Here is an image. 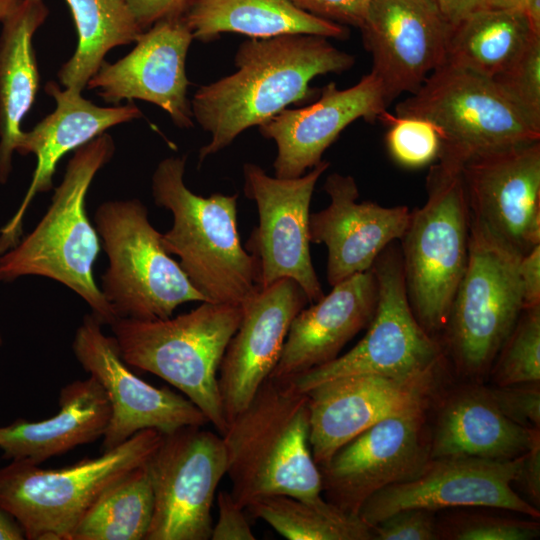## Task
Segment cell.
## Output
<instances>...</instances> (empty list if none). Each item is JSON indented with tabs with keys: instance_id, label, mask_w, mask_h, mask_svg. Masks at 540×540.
Listing matches in <instances>:
<instances>
[{
	"instance_id": "cell-33",
	"label": "cell",
	"mask_w": 540,
	"mask_h": 540,
	"mask_svg": "<svg viewBox=\"0 0 540 540\" xmlns=\"http://www.w3.org/2000/svg\"><path fill=\"white\" fill-rule=\"evenodd\" d=\"M288 540H367L373 529L358 515L323 499L311 502L289 495L258 498L246 508Z\"/></svg>"
},
{
	"instance_id": "cell-28",
	"label": "cell",
	"mask_w": 540,
	"mask_h": 540,
	"mask_svg": "<svg viewBox=\"0 0 540 540\" xmlns=\"http://www.w3.org/2000/svg\"><path fill=\"white\" fill-rule=\"evenodd\" d=\"M49 14L43 0H21L1 21L0 34V183L12 170V155L39 88L33 35Z\"/></svg>"
},
{
	"instance_id": "cell-26",
	"label": "cell",
	"mask_w": 540,
	"mask_h": 540,
	"mask_svg": "<svg viewBox=\"0 0 540 540\" xmlns=\"http://www.w3.org/2000/svg\"><path fill=\"white\" fill-rule=\"evenodd\" d=\"M58 404L59 411L47 419L34 422L18 419L0 426L3 457L40 465L103 437L111 410L95 378L89 376L65 385Z\"/></svg>"
},
{
	"instance_id": "cell-17",
	"label": "cell",
	"mask_w": 540,
	"mask_h": 540,
	"mask_svg": "<svg viewBox=\"0 0 540 540\" xmlns=\"http://www.w3.org/2000/svg\"><path fill=\"white\" fill-rule=\"evenodd\" d=\"M462 176L472 220L521 256L540 244V141L472 157Z\"/></svg>"
},
{
	"instance_id": "cell-43",
	"label": "cell",
	"mask_w": 540,
	"mask_h": 540,
	"mask_svg": "<svg viewBox=\"0 0 540 540\" xmlns=\"http://www.w3.org/2000/svg\"><path fill=\"white\" fill-rule=\"evenodd\" d=\"M523 309L540 305V244L523 255L519 262Z\"/></svg>"
},
{
	"instance_id": "cell-50",
	"label": "cell",
	"mask_w": 540,
	"mask_h": 540,
	"mask_svg": "<svg viewBox=\"0 0 540 540\" xmlns=\"http://www.w3.org/2000/svg\"><path fill=\"white\" fill-rule=\"evenodd\" d=\"M1 343H2V340H1V337H0V345H1Z\"/></svg>"
},
{
	"instance_id": "cell-39",
	"label": "cell",
	"mask_w": 540,
	"mask_h": 540,
	"mask_svg": "<svg viewBox=\"0 0 540 540\" xmlns=\"http://www.w3.org/2000/svg\"><path fill=\"white\" fill-rule=\"evenodd\" d=\"M457 540H531L539 536L535 522L479 517L462 522L451 531Z\"/></svg>"
},
{
	"instance_id": "cell-2",
	"label": "cell",
	"mask_w": 540,
	"mask_h": 540,
	"mask_svg": "<svg viewBox=\"0 0 540 540\" xmlns=\"http://www.w3.org/2000/svg\"><path fill=\"white\" fill-rule=\"evenodd\" d=\"M309 434L307 394L289 380L268 377L221 435L234 500L243 508L277 494L322 501V477Z\"/></svg>"
},
{
	"instance_id": "cell-21",
	"label": "cell",
	"mask_w": 540,
	"mask_h": 540,
	"mask_svg": "<svg viewBox=\"0 0 540 540\" xmlns=\"http://www.w3.org/2000/svg\"><path fill=\"white\" fill-rule=\"evenodd\" d=\"M308 299L292 279L258 287L244 303L242 319L219 367L218 385L228 421L252 400L275 368L294 317Z\"/></svg>"
},
{
	"instance_id": "cell-34",
	"label": "cell",
	"mask_w": 540,
	"mask_h": 540,
	"mask_svg": "<svg viewBox=\"0 0 540 540\" xmlns=\"http://www.w3.org/2000/svg\"><path fill=\"white\" fill-rule=\"evenodd\" d=\"M494 362L498 386L539 383L540 305L525 308Z\"/></svg>"
},
{
	"instance_id": "cell-49",
	"label": "cell",
	"mask_w": 540,
	"mask_h": 540,
	"mask_svg": "<svg viewBox=\"0 0 540 540\" xmlns=\"http://www.w3.org/2000/svg\"><path fill=\"white\" fill-rule=\"evenodd\" d=\"M21 0H0V21H2Z\"/></svg>"
},
{
	"instance_id": "cell-24",
	"label": "cell",
	"mask_w": 540,
	"mask_h": 540,
	"mask_svg": "<svg viewBox=\"0 0 540 540\" xmlns=\"http://www.w3.org/2000/svg\"><path fill=\"white\" fill-rule=\"evenodd\" d=\"M45 91L55 100L56 108L32 130L23 131L16 144L15 151L22 155L34 154L37 163L18 211L0 229V255L19 242L25 212L36 194L52 188L56 166L66 153L87 144L109 128L142 115L132 102L100 107L82 97L79 91L61 90L55 81L47 82Z\"/></svg>"
},
{
	"instance_id": "cell-38",
	"label": "cell",
	"mask_w": 540,
	"mask_h": 540,
	"mask_svg": "<svg viewBox=\"0 0 540 540\" xmlns=\"http://www.w3.org/2000/svg\"><path fill=\"white\" fill-rule=\"evenodd\" d=\"M488 390L507 418L527 428H540L539 383L498 386Z\"/></svg>"
},
{
	"instance_id": "cell-27",
	"label": "cell",
	"mask_w": 540,
	"mask_h": 540,
	"mask_svg": "<svg viewBox=\"0 0 540 540\" xmlns=\"http://www.w3.org/2000/svg\"><path fill=\"white\" fill-rule=\"evenodd\" d=\"M540 439L539 429L507 418L486 388L452 396L439 414L430 459L474 457L506 460L522 456Z\"/></svg>"
},
{
	"instance_id": "cell-1",
	"label": "cell",
	"mask_w": 540,
	"mask_h": 540,
	"mask_svg": "<svg viewBox=\"0 0 540 540\" xmlns=\"http://www.w3.org/2000/svg\"><path fill=\"white\" fill-rule=\"evenodd\" d=\"M234 62V73L200 86L190 102L193 119L211 135L199 151V164L244 130L311 98L313 78L347 71L355 57L325 37L287 34L244 41Z\"/></svg>"
},
{
	"instance_id": "cell-3",
	"label": "cell",
	"mask_w": 540,
	"mask_h": 540,
	"mask_svg": "<svg viewBox=\"0 0 540 540\" xmlns=\"http://www.w3.org/2000/svg\"><path fill=\"white\" fill-rule=\"evenodd\" d=\"M114 152V141L107 133L76 149L43 218L24 239L0 255V281L27 275L53 279L78 294L92 314L110 326L118 318L94 279L100 242L87 216L86 196L94 177Z\"/></svg>"
},
{
	"instance_id": "cell-22",
	"label": "cell",
	"mask_w": 540,
	"mask_h": 540,
	"mask_svg": "<svg viewBox=\"0 0 540 540\" xmlns=\"http://www.w3.org/2000/svg\"><path fill=\"white\" fill-rule=\"evenodd\" d=\"M329 205L310 213L311 243L327 248L326 276L331 286L372 268L378 256L401 239L411 211L407 206L385 207L357 202L359 190L351 175L334 172L323 186Z\"/></svg>"
},
{
	"instance_id": "cell-11",
	"label": "cell",
	"mask_w": 540,
	"mask_h": 540,
	"mask_svg": "<svg viewBox=\"0 0 540 540\" xmlns=\"http://www.w3.org/2000/svg\"><path fill=\"white\" fill-rule=\"evenodd\" d=\"M372 270L378 298L365 336L345 354L289 379L297 391L306 393L323 382L356 374L413 378L438 373L444 350L412 311L400 248L390 244Z\"/></svg>"
},
{
	"instance_id": "cell-6",
	"label": "cell",
	"mask_w": 540,
	"mask_h": 540,
	"mask_svg": "<svg viewBox=\"0 0 540 540\" xmlns=\"http://www.w3.org/2000/svg\"><path fill=\"white\" fill-rule=\"evenodd\" d=\"M426 178L427 199L411 211L400 248L412 311L432 336L446 326L469 256L470 212L463 163L439 157Z\"/></svg>"
},
{
	"instance_id": "cell-31",
	"label": "cell",
	"mask_w": 540,
	"mask_h": 540,
	"mask_svg": "<svg viewBox=\"0 0 540 540\" xmlns=\"http://www.w3.org/2000/svg\"><path fill=\"white\" fill-rule=\"evenodd\" d=\"M77 30L74 54L58 71L62 86L82 92L114 47L135 42L143 32L125 0H65Z\"/></svg>"
},
{
	"instance_id": "cell-4",
	"label": "cell",
	"mask_w": 540,
	"mask_h": 540,
	"mask_svg": "<svg viewBox=\"0 0 540 540\" xmlns=\"http://www.w3.org/2000/svg\"><path fill=\"white\" fill-rule=\"evenodd\" d=\"M185 165L186 156L168 157L152 176L155 204L173 216L162 244L206 302L242 304L259 286L256 261L238 232V194L193 193L184 182Z\"/></svg>"
},
{
	"instance_id": "cell-13",
	"label": "cell",
	"mask_w": 540,
	"mask_h": 540,
	"mask_svg": "<svg viewBox=\"0 0 540 540\" xmlns=\"http://www.w3.org/2000/svg\"><path fill=\"white\" fill-rule=\"evenodd\" d=\"M321 160L297 178L269 176L259 165H243L245 195L256 203L259 223L246 250L254 257L259 287L294 280L314 303L325 294L315 272L309 238L310 203L315 185L328 169Z\"/></svg>"
},
{
	"instance_id": "cell-5",
	"label": "cell",
	"mask_w": 540,
	"mask_h": 540,
	"mask_svg": "<svg viewBox=\"0 0 540 540\" xmlns=\"http://www.w3.org/2000/svg\"><path fill=\"white\" fill-rule=\"evenodd\" d=\"M242 314V304L205 301L176 317L119 318L111 329L128 366L155 374L176 387L222 435L228 423L218 372Z\"/></svg>"
},
{
	"instance_id": "cell-15",
	"label": "cell",
	"mask_w": 540,
	"mask_h": 540,
	"mask_svg": "<svg viewBox=\"0 0 540 540\" xmlns=\"http://www.w3.org/2000/svg\"><path fill=\"white\" fill-rule=\"evenodd\" d=\"M427 406L390 416L342 446L320 466L327 501L358 515L377 491L416 478L430 460Z\"/></svg>"
},
{
	"instance_id": "cell-35",
	"label": "cell",
	"mask_w": 540,
	"mask_h": 540,
	"mask_svg": "<svg viewBox=\"0 0 540 540\" xmlns=\"http://www.w3.org/2000/svg\"><path fill=\"white\" fill-rule=\"evenodd\" d=\"M389 125L386 144L392 158L408 168H419L438 158L441 140L427 120L399 117L385 112L380 118Z\"/></svg>"
},
{
	"instance_id": "cell-8",
	"label": "cell",
	"mask_w": 540,
	"mask_h": 540,
	"mask_svg": "<svg viewBox=\"0 0 540 540\" xmlns=\"http://www.w3.org/2000/svg\"><path fill=\"white\" fill-rule=\"evenodd\" d=\"M395 112L430 122L441 140L438 158L463 164L478 155L540 141V126L493 78L447 61L399 102Z\"/></svg>"
},
{
	"instance_id": "cell-19",
	"label": "cell",
	"mask_w": 540,
	"mask_h": 540,
	"mask_svg": "<svg viewBox=\"0 0 540 540\" xmlns=\"http://www.w3.org/2000/svg\"><path fill=\"white\" fill-rule=\"evenodd\" d=\"M436 376L393 378L356 374L323 382L306 392L310 412L309 442L318 467L383 419L427 406Z\"/></svg>"
},
{
	"instance_id": "cell-25",
	"label": "cell",
	"mask_w": 540,
	"mask_h": 540,
	"mask_svg": "<svg viewBox=\"0 0 540 540\" xmlns=\"http://www.w3.org/2000/svg\"><path fill=\"white\" fill-rule=\"evenodd\" d=\"M377 298L372 268L332 286L330 293L294 317L269 377L289 380L338 357L347 342L371 322Z\"/></svg>"
},
{
	"instance_id": "cell-14",
	"label": "cell",
	"mask_w": 540,
	"mask_h": 540,
	"mask_svg": "<svg viewBox=\"0 0 540 540\" xmlns=\"http://www.w3.org/2000/svg\"><path fill=\"white\" fill-rule=\"evenodd\" d=\"M102 325L92 313L85 315L72 349L82 368L101 385L110 404L103 451L145 429L166 435L186 426L209 423L185 396L167 387H154L136 376L122 359L115 338L107 336Z\"/></svg>"
},
{
	"instance_id": "cell-18",
	"label": "cell",
	"mask_w": 540,
	"mask_h": 540,
	"mask_svg": "<svg viewBox=\"0 0 540 540\" xmlns=\"http://www.w3.org/2000/svg\"><path fill=\"white\" fill-rule=\"evenodd\" d=\"M360 29L389 105L447 60L452 27L434 0H370Z\"/></svg>"
},
{
	"instance_id": "cell-30",
	"label": "cell",
	"mask_w": 540,
	"mask_h": 540,
	"mask_svg": "<svg viewBox=\"0 0 540 540\" xmlns=\"http://www.w3.org/2000/svg\"><path fill=\"white\" fill-rule=\"evenodd\" d=\"M534 35L522 9L485 8L452 28L446 61L492 78L518 58Z\"/></svg>"
},
{
	"instance_id": "cell-10",
	"label": "cell",
	"mask_w": 540,
	"mask_h": 540,
	"mask_svg": "<svg viewBox=\"0 0 540 540\" xmlns=\"http://www.w3.org/2000/svg\"><path fill=\"white\" fill-rule=\"evenodd\" d=\"M521 257L470 218L468 263L443 330L461 372L491 368L515 327L523 310Z\"/></svg>"
},
{
	"instance_id": "cell-37",
	"label": "cell",
	"mask_w": 540,
	"mask_h": 540,
	"mask_svg": "<svg viewBox=\"0 0 540 540\" xmlns=\"http://www.w3.org/2000/svg\"><path fill=\"white\" fill-rule=\"evenodd\" d=\"M377 540H434L439 538L434 511L409 508L397 511L372 527Z\"/></svg>"
},
{
	"instance_id": "cell-20",
	"label": "cell",
	"mask_w": 540,
	"mask_h": 540,
	"mask_svg": "<svg viewBox=\"0 0 540 540\" xmlns=\"http://www.w3.org/2000/svg\"><path fill=\"white\" fill-rule=\"evenodd\" d=\"M193 35L183 16L144 30L135 47L115 63L103 61L87 87L108 103L139 99L166 111L180 128L193 126L185 62Z\"/></svg>"
},
{
	"instance_id": "cell-12",
	"label": "cell",
	"mask_w": 540,
	"mask_h": 540,
	"mask_svg": "<svg viewBox=\"0 0 540 540\" xmlns=\"http://www.w3.org/2000/svg\"><path fill=\"white\" fill-rule=\"evenodd\" d=\"M202 427L163 435L146 462L154 509L145 540L211 539V510L227 473V452L222 436Z\"/></svg>"
},
{
	"instance_id": "cell-44",
	"label": "cell",
	"mask_w": 540,
	"mask_h": 540,
	"mask_svg": "<svg viewBox=\"0 0 540 540\" xmlns=\"http://www.w3.org/2000/svg\"><path fill=\"white\" fill-rule=\"evenodd\" d=\"M515 482H520L533 504L540 503V439L524 454Z\"/></svg>"
},
{
	"instance_id": "cell-46",
	"label": "cell",
	"mask_w": 540,
	"mask_h": 540,
	"mask_svg": "<svg viewBox=\"0 0 540 540\" xmlns=\"http://www.w3.org/2000/svg\"><path fill=\"white\" fill-rule=\"evenodd\" d=\"M24 532L18 522L0 506V540H23Z\"/></svg>"
},
{
	"instance_id": "cell-36",
	"label": "cell",
	"mask_w": 540,
	"mask_h": 540,
	"mask_svg": "<svg viewBox=\"0 0 540 540\" xmlns=\"http://www.w3.org/2000/svg\"><path fill=\"white\" fill-rule=\"evenodd\" d=\"M492 78L527 117L540 126V36H532L518 58Z\"/></svg>"
},
{
	"instance_id": "cell-23",
	"label": "cell",
	"mask_w": 540,
	"mask_h": 540,
	"mask_svg": "<svg viewBox=\"0 0 540 540\" xmlns=\"http://www.w3.org/2000/svg\"><path fill=\"white\" fill-rule=\"evenodd\" d=\"M388 106L380 80L370 72L346 89L329 83L320 98L306 107L283 109L259 126L261 135L277 147L275 177L302 176L322 160L348 125L360 118L379 119Z\"/></svg>"
},
{
	"instance_id": "cell-42",
	"label": "cell",
	"mask_w": 540,
	"mask_h": 540,
	"mask_svg": "<svg viewBox=\"0 0 540 540\" xmlns=\"http://www.w3.org/2000/svg\"><path fill=\"white\" fill-rule=\"evenodd\" d=\"M142 31L165 18L183 15L189 0H125Z\"/></svg>"
},
{
	"instance_id": "cell-48",
	"label": "cell",
	"mask_w": 540,
	"mask_h": 540,
	"mask_svg": "<svg viewBox=\"0 0 540 540\" xmlns=\"http://www.w3.org/2000/svg\"><path fill=\"white\" fill-rule=\"evenodd\" d=\"M526 0H487L488 8L494 9H522Z\"/></svg>"
},
{
	"instance_id": "cell-45",
	"label": "cell",
	"mask_w": 540,
	"mask_h": 540,
	"mask_svg": "<svg viewBox=\"0 0 540 540\" xmlns=\"http://www.w3.org/2000/svg\"><path fill=\"white\" fill-rule=\"evenodd\" d=\"M441 14L454 28L471 14L488 8L487 0H434Z\"/></svg>"
},
{
	"instance_id": "cell-47",
	"label": "cell",
	"mask_w": 540,
	"mask_h": 540,
	"mask_svg": "<svg viewBox=\"0 0 540 540\" xmlns=\"http://www.w3.org/2000/svg\"><path fill=\"white\" fill-rule=\"evenodd\" d=\"M523 12L531 31L536 35H540V0H526Z\"/></svg>"
},
{
	"instance_id": "cell-29",
	"label": "cell",
	"mask_w": 540,
	"mask_h": 540,
	"mask_svg": "<svg viewBox=\"0 0 540 540\" xmlns=\"http://www.w3.org/2000/svg\"><path fill=\"white\" fill-rule=\"evenodd\" d=\"M193 39L209 42L233 32L264 39L309 34L345 39L343 24L311 14L292 0H189L183 13Z\"/></svg>"
},
{
	"instance_id": "cell-9",
	"label": "cell",
	"mask_w": 540,
	"mask_h": 540,
	"mask_svg": "<svg viewBox=\"0 0 540 540\" xmlns=\"http://www.w3.org/2000/svg\"><path fill=\"white\" fill-rule=\"evenodd\" d=\"M94 221L108 258L101 291L118 319H164L182 304L205 302L165 250L140 200L106 201Z\"/></svg>"
},
{
	"instance_id": "cell-16",
	"label": "cell",
	"mask_w": 540,
	"mask_h": 540,
	"mask_svg": "<svg viewBox=\"0 0 540 540\" xmlns=\"http://www.w3.org/2000/svg\"><path fill=\"white\" fill-rule=\"evenodd\" d=\"M524 454L514 459L474 457L430 459L414 479L387 486L371 495L358 516L373 527L391 514L409 508L436 511L449 507H487L538 518L536 507L512 487Z\"/></svg>"
},
{
	"instance_id": "cell-40",
	"label": "cell",
	"mask_w": 540,
	"mask_h": 540,
	"mask_svg": "<svg viewBox=\"0 0 540 540\" xmlns=\"http://www.w3.org/2000/svg\"><path fill=\"white\" fill-rule=\"evenodd\" d=\"M218 519L212 527V540H255L249 522L230 492L220 491L216 498Z\"/></svg>"
},
{
	"instance_id": "cell-7",
	"label": "cell",
	"mask_w": 540,
	"mask_h": 540,
	"mask_svg": "<svg viewBox=\"0 0 540 540\" xmlns=\"http://www.w3.org/2000/svg\"><path fill=\"white\" fill-rule=\"evenodd\" d=\"M163 435L145 429L98 457L83 458L60 469L12 460L0 468V506L18 522L25 539L70 540L99 496L146 463Z\"/></svg>"
},
{
	"instance_id": "cell-41",
	"label": "cell",
	"mask_w": 540,
	"mask_h": 540,
	"mask_svg": "<svg viewBox=\"0 0 540 540\" xmlns=\"http://www.w3.org/2000/svg\"><path fill=\"white\" fill-rule=\"evenodd\" d=\"M299 8L340 24L360 28L370 0H292Z\"/></svg>"
},
{
	"instance_id": "cell-32",
	"label": "cell",
	"mask_w": 540,
	"mask_h": 540,
	"mask_svg": "<svg viewBox=\"0 0 540 540\" xmlns=\"http://www.w3.org/2000/svg\"><path fill=\"white\" fill-rule=\"evenodd\" d=\"M154 497L146 463L107 488L74 528L70 540H145Z\"/></svg>"
}]
</instances>
